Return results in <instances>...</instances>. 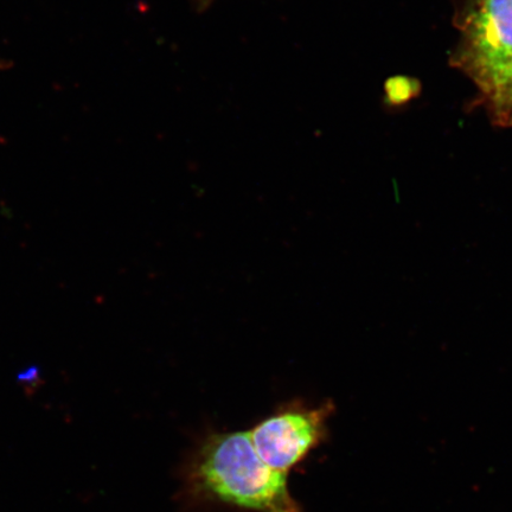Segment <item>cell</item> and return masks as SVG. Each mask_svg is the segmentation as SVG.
Masks as SVG:
<instances>
[{
	"mask_svg": "<svg viewBox=\"0 0 512 512\" xmlns=\"http://www.w3.org/2000/svg\"><path fill=\"white\" fill-rule=\"evenodd\" d=\"M187 480L191 494L207 501L254 512H304L287 473L260 458L249 431L209 435L191 459Z\"/></svg>",
	"mask_w": 512,
	"mask_h": 512,
	"instance_id": "6da1fadb",
	"label": "cell"
},
{
	"mask_svg": "<svg viewBox=\"0 0 512 512\" xmlns=\"http://www.w3.org/2000/svg\"><path fill=\"white\" fill-rule=\"evenodd\" d=\"M459 41L451 56L454 68L488 100L512 67V0H453Z\"/></svg>",
	"mask_w": 512,
	"mask_h": 512,
	"instance_id": "7a4b0ae2",
	"label": "cell"
},
{
	"mask_svg": "<svg viewBox=\"0 0 512 512\" xmlns=\"http://www.w3.org/2000/svg\"><path fill=\"white\" fill-rule=\"evenodd\" d=\"M332 411L331 402L280 409L249 431L255 451L274 470L288 473L322 443Z\"/></svg>",
	"mask_w": 512,
	"mask_h": 512,
	"instance_id": "3957f363",
	"label": "cell"
},
{
	"mask_svg": "<svg viewBox=\"0 0 512 512\" xmlns=\"http://www.w3.org/2000/svg\"><path fill=\"white\" fill-rule=\"evenodd\" d=\"M492 125L507 128L512 126V67L497 91L483 102Z\"/></svg>",
	"mask_w": 512,
	"mask_h": 512,
	"instance_id": "277c9868",
	"label": "cell"
},
{
	"mask_svg": "<svg viewBox=\"0 0 512 512\" xmlns=\"http://www.w3.org/2000/svg\"><path fill=\"white\" fill-rule=\"evenodd\" d=\"M418 82L406 76H394L386 81L384 92L390 105L401 106L418 94Z\"/></svg>",
	"mask_w": 512,
	"mask_h": 512,
	"instance_id": "5b68a950",
	"label": "cell"
},
{
	"mask_svg": "<svg viewBox=\"0 0 512 512\" xmlns=\"http://www.w3.org/2000/svg\"><path fill=\"white\" fill-rule=\"evenodd\" d=\"M214 2L215 0H192V4H194L195 10L200 12V14L208 10Z\"/></svg>",
	"mask_w": 512,
	"mask_h": 512,
	"instance_id": "8992f818",
	"label": "cell"
}]
</instances>
